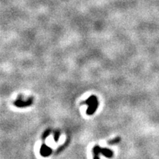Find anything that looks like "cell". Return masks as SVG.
Listing matches in <instances>:
<instances>
[{"mask_svg": "<svg viewBox=\"0 0 159 159\" xmlns=\"http://www.w3.org/2000/svg\"><path fill=\"white\" fill-rule=\"evenodd\" d=\"M60 135H61V133H60L59 131H55V136H54V138H55V141H58V138H60Z\"/></svg>", "mask_w": 159, "mask_h": 159, "instance_id": "obj_6", "label": "cell"}, {"mask_svg": "<svg viewBox=\"0 0 159 159\" xmlns=\"http://www.w3.org/2000/svg\"><path fill=\"white\" fill-rule=\"evenodd\" d=\"M32 103V99H28L26 101H24L22 99L18 98L17 99V100L14 102V105L16 106V107H19V108H23V107H27V106H30Z\"/></svg>", "mask_w": 159, "mask_h": 159, "instance_id": "obj_3", "label": "cell"}, {"mask_svg": "<svg viewBox=\"0 0 159 159\" xmlns=\"http://www.w3.org/2000/svg\"><path fill=\"white\" fill-rule=\"evenodd\" d=\"M83 104H86L88 106V109L86 113L89 115H92L96 111L98 107V101L97 98L95 96H91L89 98H88L86 101L83 103Z\"/></svg>", "mask_w": 159, "mask_h": 159, "instance_id": "obj_1", "label": "cell"}, {"mask_svg": "<svg viewBox=\"0 0 159 159\" xmlns=\"http://www.w3.org/2000/svg\"><path fill=\"white\" fill-rule=\"evenodd\" d=\"M40 153L42 156L44 157H47L52 153V149H51L49 147L47 146L46 144H43L41 146V149H40Z\"/></svg>", "mask_w": 159, "mask_h": 159, "instance_id": "obj_4", "label": "cell"}, {"mask_svg": "<svg viewBox=\"0 0 159 159\" xmlns=\"http://www.w3.org/2000/svg\"><path fill=\"white\" fill-rule=\"evenodd\" d=\"M120 141V138H119V137H117V138H116L114 140H111V141H110L108 142L109 144H117Z\"/></svg>", "mask_w": 159, "mask_h": 159, "instance_id": "obj_5", "label": "cell"}, {"mask_svg": "<svg viewBox=\"0 0 159 159\" xmlns=\"http://www.w3.org/2000/svg\"><path fill=\"white\" fill-rule=\"evenodd\" d=\"M94 155H99V154H103L104 156L107 157V158H111L113 156V151L111 149H107V148H101L99 146H96L93 149Z\"/></svg>", "mask_w": 159, "mask_h": 159, "instance_id": "obj_2", "label": "cell"}, {"mask_svg": "<svg viewBox=\"0 0 159 159\" xmlns=\"http://www.w3.org/2000/svg\"><path fill=\"white\" fill-rule=\"evenodd\" d=\"M50 132H51L50 130H46V132L44 133V135H43L42 138L44 139V138H47V137L49 136V133H50Z\"/></svg>", "mask_w": 159, "mask_h": 159, "instance_id": "obj_7", "label": "cell"}, {"mask_svg": "<svg viewBox=\"0 0 159 159\" xmlns=\"http://www.w3.org/2000/svg\"><path fill=\"white\" fill-rule=\"evenodd\" d=\"M94 159H100V158H99L98 155H95V157H94Z\"/></svg>", "mask_w": 159, "mask_h": 159, "instance_id": "obj_8", "label": "cell"}]
</instances>
